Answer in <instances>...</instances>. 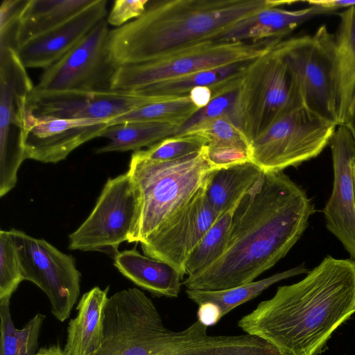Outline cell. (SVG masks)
<instances>
[{"label": "cell", "instance_id": "obj_1", "mask_svg": "<svg viewBox=\"0 0 355 355\" xmlns=\"http://www.w3.org/2000/svg\"><path fill=\"white\" fill-rule=\"evenodd\" d=\"M315 211L305 191L284 171L263 173L234 210L223 254L182 284L221 291L253 282L288 254Z\"/></svg>", "mask_w": 355, "mask_h": 355}, {"label": "cell", "instance_id": "obj_2", "mask_svg": "<svg viewBox=\"0 0 355 355\" xmlns=\"http://www.w3.org/2000/svg\"><path fill=\"white\" fill-rule=\"evenodd\" d=\"M355 313V259L330 255L300 282L279 286L238 326L282 355H318Z\"/></svg>", "mask_w": 355, "mask_h": 355}, {"label": "cell", "instance_id": "obj_3", "mask_svg": "<svg viewBox=\"0 0 355 355\" xmlns=\"http://www.w3.org/2000/svg\"><path fill=\"white\" fill-rule=\"evenodd\" d=\"M284 4L275 0L149 1L140 17L110 31L107 46L118 67L146 62L215 40L238 21Z\"/></svg>", "mask_w": 355, "mask_h": 355}, {"label": "cell", "instance_id": "obj_4", "mask_svg": "<svg viewBox=\"0 0 355 355\" xmlns=\"http://www.w3.org/2000/svg\"><path fill=\"white\" fill-rule=\"evenodd\" d=\"M205 146L172 161H151L137 151L132 154L128 172L138 191L139 211L129 243L147 240L205 184L216 168L207 160Z\"/></svg>", "mask_w": 355, "mask_h": 355}, {"label": "cell", "instance_id": "obj_5", "mask_svg": "<svg viewBox=\"0 0 355 355\" xmlns=\"http://www.w3.org/2000/svg\"><path fill=\"white\" fill-rule=\"evenodd\" d=\"M278 42L251 60L242 76L235 124L250 144L285 114L304 106L295 77Z\"/></svg>", "mask_w": 355, "mask_h": 355}, {"label": "cell", "instance_id": "obj_6", "mask_svg": "<svg viewBox=\"0 0 355 355\" xmlns=\"http://www.w3.org/2000/svg\"><path fill=\"white\" fill-rule=\"evenodd\" d=\"M297 80L304 106L339 125L340 76L335 35L325 25L312 35L278 42Z\"/></svg>", "mask_w": 355, "mask_h": 355}, {"label": "cell", "instance_id": "obj_7", "mask_svg": "<svg viewBox=\"0 0 355 355\" xmlns=\"http://www.w3.org/2000/svg\"><path fill=\"white\" fill-rule=\"evenodd\" d=\"M281 40L202 42L149 62L119 66L110 87L115 90L137 91L196 71L250 61L266 53Z\"/></svg>", "mask_w": 355, "mask_h": 355}, {"label": "cell", "instance_id": "obj_8", "mask_svg": "<svg viewBox=\"0 0 355 355\" xmlns=\"http://www.w3.org/2000/svg\"><path fill=\"white\" fill-rule=\"evenodd\" d=\"M337 126L301 106L250 142V161L263 173L297 167L322 153Z\"/></svg>", "mask_w": 355, "mask_h": 355}, {"label": "cell", "instance_id": "obj_9", "mask_svg": "<svg viewBox=\"0 0 355 355\" xmlns=\"http://www.w3.org/2000/svg\"><path fill=\"white\" fill-rule=\"evenodd\" d=\"M139 211V193L127 171L108 178L85 220L69 235L71 250L98 251L112 258L119 245L129 243Z\"/></svg>", "mask_w": 355, "mask_h": 355}, {"label": "cell", "instance_id": "obj_10", "mask_svg": "<svg viewBox=\"0 0 355 355\" xmlns=\"http://www.w3.org/2000/svg\"><path fill=\"white\" fill-rule=\"evenodd\" d=\"M35 89L17 51L0 48V197L16 185L26 159L23 130L29 97Z\"/></svg>", "mask_w": 355, "mask_h": 355}, {"label": "cell", "instance_id": "obj_11", "mask_svg": "<svg viewBox=\"0 0 355 355\" xmlns=\"http://www.w3.org/2000/svg\"><path fill=\"white\" fill-rule=\"evenodd\" d=\"M21 275L48 297L53 315L60 322L70 315L80 291V272L71 255L60 251L44 239L12 229Z\"/></svg>", "mask_w": 355, "mask_h": 355}, {"label": "cell", "instance_id": "obj_12", "mask_svg": "<svg viewBox=\"0 0 355 355\" xmlns=\"http://www.w3.org/2000/svg\"><path fill=\"white\" fill-rule=\"evenodd\" d=\"M161 321L153 301L139 289L116 292L107 300L101 343L94 355H151Z\"/></svg>", "mask_w": 355, "mask_h": 355}, {"label": "cell", "instance_id": "obj_13", "mask_svg": "<svg viewBox=\"0 0 355 355\" xmlns=\"http://www.w3.org/2000/svg\"><path fill=\"white\" fill-rule=\"evenodd\" d=\"M106 18L101 21L72 49L44 70L41 91H98L110 89L119 67L107 49L110 32Z\"/></svg>", "mask_w": 355, "mask_h": 355}, {"label": "cell", "instance_id": "obj_14", "mask_svg": "<svg viewBox=\"0 0 355 355\" xmlns=\"http://www.w3.org/2000/svg\"><path fill=\"white\" fill-rule=\"evenodd\" d=\"M160 98L137 91H41L35 88L28 99V108L39 116L110 121Z\"/></svg>", "mask_w": 355, "mask_h": 355}, {"label": "cell", "instance_id": "obj_15", "mask_svg": "<svg viewBox=\"0 0 355 355\" xmlns=\"http://www.w3.org/2000/svg\"><path fill=\"white\" fill-rule=\"evenodd\" d=\"M204 186L155 233L141 243L144 255L170 264L183 276L188 258L220 216L209 205Z\"/></svg>", "mask_w": 355, "mask_h": 355}, {"label": "cell", "instance_id": "obj_16", "mask_svg": "<svg viewBox=\"0 0 355 355\" xmlns=\"http://www.w3.org/2000/svg\"><path fill=\"white\" fill-rule=\"evenodd\" d=\"M107 120L58 119L34 115L28 108L23 130L26 159L56 164L76 148L96 137L108 126Z\"/></svg>", "mask_w": 355, "mask_h": 355}, {"label": "cell", "instance_id": "obj_17", "mask_svg": "<svg viewBox=\"0 0 355 355\" xmlns=\"http://www.w3.org/2000/svg\"><path fill=\"white\" fill-rule=\"evenodd\" d=\"M329 145L332 155L334 184L322 211L326 227L341 242L351 259H355V142L349 130L339 125Z\"/></svg>", "mask_w": 355, "mask_h": 355}, {"label": "cell", "instance_id": "obj_18", "mask_svg": "<svg viewBox=\"0 0 355 355\" xmlns=\"http://www.w3.org/2000/svg\"><path fill=\"white\" fill-rule=\"evenodd\" d=\"M107 3L94 0L63 24L23 43L16 51L24 66L46 69L57 62L107 17Z\"/></svg>", "mask_w": 355, "mask_h": 355}, {"label": "cell", "instance_id": "obj_19", "mask_svg": "<svg viewBox=\"0 0 355 355\" xmlns=\"http://www.w3.org/2000/svg\"><path fill=\"white\" fill-rule=\"evenodd\" d=\"M334 12L315 6L288 10L268 7L248 16L222 33L216 40L225 42H259L282 40L299 25L319 15Z\"/></svg>", "mask_w": 355, "mask_h": 355}, {"label": "cell", "instance_id": "obj_20", "mask_svg": "<svg viewBox=\"0 0 355 355\" xmlns=\"http://www.w3.org/2000/svg\"><path fill=\"white\" fill-rule=\"evenodd\" d=\"M114 266L126 278L156 296L177 297L183 275L165 262L141 254L136 248L118 252Z\"/></svg>", "mask_w": 355, "mask_h": 355}, {"label": "cell", "instance_id": "obj_21", "mask_svg": "<svg viewBox=\"0 0 355 355\" xmlns=\"http://www.w3.org/2000/svg\"><path fill=\"white\" fill-rule=\"evenodd\" d=\"M108 291L109 287L103 290L95 286L82 296L77 315L67 328L64 349L69 355H94L98 350Z\"/></svg>", "mask_w": 355, "mask_h": 355}, {"label": "cell", "instance_id": "obj_22", "mask_svg": "<svg viewBox=\"0 0 355 355\" xmlns=\"http://www.w3.org/2000/svg\"><path fill=\"white\" fill-rule=\"evenodd\" d=\"M263 172L252 162L214 169L204 186L206 198L218 215L234 207Z\"/></svg>", "mask_w": 355, "mask_h": 355}, {"label": "cell", "instance_id": "obj_23", "mask_svg": "<svg viewBox=\"0 0 355 355\" xmlns=\"http://www.w3.org/2000/svg\"><path fill=\"white\" fill-rule=\"evenodd\" d=\"M93 1L28 0L19 19L17 49L26 41L63 24Z\"/></svg>", "mask_w": 355, "mask_h": 355}, {"label": "cell", "instance_id": "obj_24", "mask_svg": "<svg viewBox=\"0 0 355 355\" xmlns=\"http://www.w3.org/2000/svg\"><path fill=\"white\" fill-rule=\"evenodd\" d=\"M180 126L154 121H126L109 125L100 137L108 139L107 144L97 148L96 153L125 152L150 147L178 132Z\"/></svg>", "mask_w": 355, "mask_h": 355}, {"label": "cell", "instance_id": "obj_25", "mask_svg": "<svg viewBox=\"0 0 355 355\" xmlns=\"http://www.w3.org/2000/svg\"><path fill=\"white\" fill-rule=\"evenodd\" d=\"M304 263L293 268L276 273L265 279L221 291H202L187 289L188 297L198 306L205 302H212L218 305L223 317L241 305L259 296L272 284L283 279L308 272Z\"/></svg>", "mask_w": 355, "mask_h": 355}, {"label": "cell", "instance_id": "obj_26", "mask_svg": "<svg viewBox=\"0 0 355 355\" xmlns=\"http://www.w3.org/2000/svg\"><path fill=\"white\" fill-rule=\"evenodd\" d=\"M338 15L340 22L335 39L340 76L339 125H341L355 89V6Z\"/></svg>", "mask_w": 355, "mask_h": 355}, {"label": "cell", "instance_id": "obj_27", "mask_svg": "<svg viewBox=\"0 0 355 355\" xmlns=\"http://www.w3.org/2000/svg\"><path fill=\"white\" fill-rule=\"evenodd\" d=\"M250 61L196 71L149 85L137 92L146 96L158 98L188 95L197 87H211L243 73Z\"/></svg>", "mask_w": 355, "mask_h": 355}, {"label": "cell", "instance_id": "obj_28", "mask_svg": "<svg viewBox=\"0 0 355 355\" xmlns=\"http://www.w3.org/2000/svg\"><path fill=\"white\" fill-rule=\"evenodd\" d=\"M0 355H34L46 316L37 313L22 329L15 328L10 310V300H0Z\"/></svg>", "mask_w": 355, "mask_h": 355}, {"label": "cell", "instance_id": "obj_29", "mask_svg": "<svg viewBox=\"0 0 355 355\" xmlns=\"http://www.w3.org/2000/svg\"><path fill=\"white\" fill-rule=\"evenodd\" d=\"M198 110L189 95L162 98L121 114L108 123L111 125L126 121H154L175 124L180 128Z\"/></svg>", "mask_w": 355, "mask_h": 355}, {"label": "cell", "instance_id": "obj_30", "mask_svg": "<svg viewBox=\"0 0 355 355\" xmlns=\"http://www.w3.org/2000/svg\"><path fill=\"white\" fill-rule=\"evenodd\" d=\"M238 204L220 216L205 233L186 261L184 275L191 276L204 270L223 254L228 243L232 216Z\"/></svg>", "mask_w": 355, "mask_h": 355}, {"label": "cell", "instance_id": "obj_31", "mask_svg": "<svg viewBox=\"0 0 355 355\" xmlns=\"http://www.w3.org/2000/svg\"><path fill=\"white\" fill-rule=\"evenodd\" d=\"M207 143L205 138L198 135H174L146 150L137 152L141 157L151 161H172L200 152Z\"/></svg>", "mask_w": 355, "mask_h": 355}, {"label": "cell", "instance_id": "obj_32", "mask_svg": "<svg viewBox=\"0 0 355 355\" xmlns=\"http://www.w3.org/2000/svg\"><path fill=\"white\" fill-rule=\"evenodd\" d=\"M184 135L202 137L208 143L227 144L250 148V142L245 134L226 116L204 120L180 135Z\"/></svg>", "mask_w": 355, "mask_h": 355}, {"label": "cell", "instance_id": "obj_33", "mask_svg": "<svg viewBox=\"0 0 355 355\" xmlns=\"http://www.w3.org/2000/svg\"><path fill=\"white\" fill-rule=\"evenodd\" d=\"M19 257L10 231H0V300H10L23 281Z\"/></svg>", "mask_w": 355, "mask_h": 355}, {"label": "cell", "instance_id": "obj_34", "mask_svg": "<svg viewBox=\"0 0 355 355\" xmlns=\"http://www.w3.org/2000/svg\"><path fill=\"white\" fill-rule=\"evenodd\" d=\"M28 0H3L0 7V48L17 49V33L21 12Z\"/></svg>", "mask_w": 355, "mask_h": 355}, {"label": "cell", "instance_id": "obj_35", "mask_svg": "<svg viewBox=\"0 0 355 355\" xmlns=\"http://www.w3.org/2000/svg\"><path fill=\"white\" fill-rule=\"evenodd\" d=\"M207 160L214 168L251 162L250 149L227 144L208 143L205 146Z\"/></svg>", "mask_w": 355, "mask_h": 355}, {"label": "cell", "instance_id": "obj_36", "mask_svg": "<svg viewBox=\"0 0 355 355\" xmlns=\"http://www.w3.org/2000/svg\"><path fill=\"white\" fill-rule=\"evenodd\" d=\"M148 0H116L106 17L108 24L122 26L140 17L146 10Z\"/></svg>", "mask_w": 355, "mask_h": 355}, {"label": "cell", "instance_id": "obj_37", "mask_svg": "<svg viewBox=\"0 0 355 355\" xmlns=\"http://www.w3.org/2000/svg\"><path fill=\"white\" fill-rule=\"evenodd\" d=\"M198 320L209 327L216 324L223 317L220 307L212 302H205L198 306Z\"/></svg>", "mask_w": 355, "mask_h": 355}, {"label": "cell", "instance_id": "obj_38", "mask_svg": "<svg viewBox=\"0 0 355 355\" xmlns=\"http://www.w3.org/2000/svg\"><path fill=\"white\" fill-rule=\"evenodd\" d=\"M309 6H318L335 13L338 9L355 6V0H309Z\"/></svg>", "mask_w": 355, "mask_h": 355}, {"label": "cell", "instance_id": "obj_39", "mask_svg": "<svg viewBox=\"0 0 355 355\" xmlns=\"http://www.w3.org/2000/svg\"><path fill=\"white\" fill-rule=\"evenodd\" d=\"M189 96L192 103L199 109L208 105L212 98V92L209 87L199 86L193 89Z\"/></svg>", "mask_w": 355, "mask_h": 355}, {"label": "cell", "instance_id": "obj_40", "mask_svg": "<svg viewBox=\"0 0 355 355\" xmlns=\"http://www.w3.org/2000/svg\"><path fill=\"white\" fill-rule=\"evenodd\" d=\"M341 125H345L349 130L355 142V89L350 99L347 113Z\"/></svg>", "mask_w": 355, "mask_h": 355}, {"label": "cell", "instance_id": "obj_41", "mask_svg": "<svg viewBox=\"0 0 355 355\" xmlns=\"http://www.w3.org/2000/svg\"><path fill=\"white\" fill-rule=\"evenodd\" d=\"M34 355H69L64 349L59 345H51L40 349Z\"/></svg>", "mask_w": 355, "mask_h": 355}, {"label": "cell", "instance_id": "obj_42", "mask_svg": "<svg viewBox=\"0 0 355 355\" xmlns=\"http://www.w3.org/2000/svg\"><path fill=\"white\" fill-rule=\"evenodd\" d=\"M353 175H354V196H355V160L353 164Z\"/></svg>", "mask_w": 355, "mask_h": 355}]
</instances>
